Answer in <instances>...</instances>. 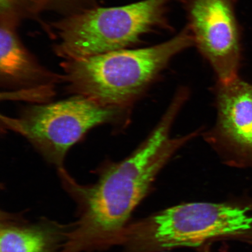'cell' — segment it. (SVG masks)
Segmentation results:
<instances>
[{"label": "cell", "instance_id": "obj_1", "mask_svg": "<svg viewBox=\"0 0 252 252\" xmlns=\"http://www.w3.org/2000/svg\"><path fill=\"white\" fill-rule=\"evenodd\" d=\"M176 119L174 113L165 112L140 146L126 159L104 169L95 184L83 187L67 173L63 175L66 187L80 196L84 204L83 215L67 235L72 250L81 252L113 240L163 167L194 139L191 133L171 137Z\"/></svg>", "mask_w": 252, "mask_h": 252}, {"label": "cell", "instance_id": "obj_2", "mask_svg": "<svg viewBox=\"0 0 252 252\" xmlns=\"http://www.w3.org/2000/svg\"><path fill=\"white\" fill-rule=\"evenodd\" d=\"M194 46L188 28L166 42L126 49L62 63L70 92L102 105L131 109L179 53Z\"/></svg>", "mask_w": 252, "mask_h": 252}, {"label": "cell", "instance_id": "obj_3", "mask_svg": "<svg viewBox=\"0 0 252 252\" xmlns=\"http://www.w3.org/2000/svg\"><path fill=\"white\" fill-rule=\"evenodd\" d=\"M175 0H143L86 9L53 24L55 51L64 61L129 49L146 34L171 30L168 7Z\"/></svg>", "mask_w": 252, "mask_h": 252}, {"label": "cell", "instance_id": "obj_4", "mask_svg": "<svg viewBox=\"0 0 252 252\" xmlns=\"http://www.w3.org/2000/svg\"><path fill=\"white\" fill-rule=\"evenodd\" d=\"M130 109L102 105L86 96L28 107L17 117L1 116L2 127L30 142L50 163L62 168L66 154L91 129L127 122Z\"/></svg>", "mask_w": 252, "mask_h": 252}, {"label": "cell", "instance_id": "obj_5", "mask_svg": "<svg viewBox=\"0 0 252 252\" xmlns=\"http://www.w3.org/2000/svg\"><path fill=\"white\" fill-rule=\"evenodd\" d=\"M151 237L162 248L196 247L222 236L252 235V206L192 203L163 211L152 220Z\"/></svg>", "mask_w": 252, "mask_h": 252}, {"label": "cell", "instance_id": "obj_6", "mask_svg": "<svg viewBox=\"0 0 252 252\" xmlns=\"http://www.w3.org/2000/svg\"><path fill=\"white\" fill-rule=\"evenodd\" d=\"M180 1L194 46L212 66L218 81L237 78L241 46L235 0Z\"/></svg>", "mask_w": 252, "mask_h": 252}, {"label": "cell", "instance_id": "obj_7", "mask_svg": "<svg viewBox=\"0 0 252 252\" xmlns=\"http://www.w3.org/2000/svg\"><path fill=\"white\" fill-rule=\"evenodd\" d=\"M217 118L206 140L226 164L252 169V84L238 77L218 81Z\"/></svg>", "mask_w": 252, "mask_h": 252}, {"label": "cell", "instance_id": "obj_8", "mask_svg": "<svg viewBox=\"0 0 252 252\" xmlns=\"http://www.w3.org/2000/svg\"><path fill=\"white\" fill-rule=\"evenodd\" d=\"M15 25L0 23V80L1 86L43 99L52 95L57 84L63 82L41 65L22 42Z\"/></svg>", "mask_w": 252, "mask_h": 252}, {"label": "cell", "instance_id": "obj_9", "mask_svg": "<svg viewBox=\"0 0 252 252\" xmlns=\"http://www.w3.org/2000/svg\"><path fill=\"white\" fill-rule=\"evenodd\" d=\"M54 235L39 226L2 225L0 252H50Z\"/></svg>", "mask_w": 252, "mask_h": 252}, {"label": "cell", "instance_id": "obj_10", "mask_svg": "<svg viewBox=\"0 0 252 252\" xmlns=\"http://www.w3.org/2000/svg\"><path fill=\"white\" fill-rule=\"evenodd\" d=\"M42 11L40 0H0V23L18 26L22 20Z\"/></svg>", "mask_w": 252, "mask_h": 252}, {"label": "cell", "instance_id": "obj_11", "mask_svg": "<svg viewBox=\"0 0 252 252\" xmlns=\"http://www.w3.org/2000/svg\"><path fill=\"white\" fill-rule=\"evenodd\" d=\"M97 0H40L42 10L59 12L65 16L96 7Z\"/></svg>", "mask_w": 252, "mask_h": 252}]
</instances>
